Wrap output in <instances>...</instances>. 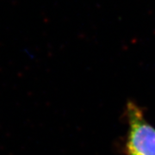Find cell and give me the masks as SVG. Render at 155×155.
<instances>
[{"instance_id":"obj_1","label":"cell","mask_w":155,"mask_h":155,"mask_svg":"<svg viewBox=\"0 0 155 155\" xmlns=\"http://www.w3.org/2000/svg\"><path fill=\"white\" fill-rule=\"evenodd\" d=\"M127 132L124 153L126 155H155V127L147 121L142 110L132 101L125 110Z\"/></svg>"}]
</instances>
